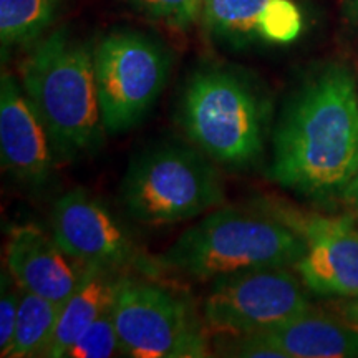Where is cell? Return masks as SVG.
I'll use <instances>...</instances> for the list:
<instances>
[{"mask_svg": "<svg viewBox=\"0 0 358 358\" xmlns=\"http://www.w3.org/2000/svg\"><path fill=\"white\" fill-rule=\"evenodd\" d=\"M62 0H0V42L3 48L29 45L55 22Z\"/></svg>", "mask_w": 358, "mask_h": 358, "instance_id": "17", "label": "cell"}, {"mask_svg": "<svg viewBox=\"0 0 358 358\" xmlns=\"http://www.w3.org/2000/svg\"><path fill=\"white\" fill-rule=\"evenodd\" d=\"M214 164L196 146L148 148L124 173L120 187L124 213L146 226H171L221 208L226 187Z\"/></svg>", "mask_w": 358, "mask_h": 358, "instance_id": "5", "label": "cell"}, {"mask_svg": "<svg viewBox=\"0 0 358 358\" xmlns=\"http://www.w3.org/2000/svg\"><path fill=\"white\" fill-rule=\"evenodd\" d=\"M342 201L358 216V168H357L355 174H353L350 185H348Z\"/></svg>", "mask_w": 358, "mask_h": 358, "instance_id": "22", "label": "cell"}, {"mask_svg": "<svg viewBox=\"0 0 358 358\" xmlns=\"http://www.w3.org/2000/svg\"><path fill=\"white\" fill-rule=\"evenodd\" d=\"M123 274L105 267L92 266L83 280L62 303L55 332L45 357L65 358L70 347L103 312L113 306L116 285Z\"/></svg>", "mask_w": 358, "mask_h": 358, "instance_id": "15", "label": "cell"}, {"mask_svg": "<svg viewBox=\"0 0 358 358\" xmlns=\"http://www.w3.org/2000/svg\"><path fill=\"white\" fill-rule=\"evenodd\" d=\"M20 289L8 271H2L0 285V355L8 357L13 334H15L17 315H19Z\"/></svg>", "mask_w": 358, "mask_h": 358, "instance_id": "20", "label": "cell"}, {"mask_svg": "<svg viewBox=\"0 0 358 358\" xmlns=\"http://www.w3.org/2000/svg\"><path fill=\"white\" fill-rule=\"evenodd\" d=\"M20 83L45 124L57 161L96 153L105 143L93 47L57 30L22 64Z\"/></svg>", "mask_w": 358, "mask_h": 358, "instance_id": "2", "label": "cell"}, {"mask_svg": "<svg viewBox=\"0 0 358 358\" xmlns=\"http://www.w3.org/2000/svg\"><path fill=\"white\" fill-rule=\"evenodd\" d=\"M113 307V306H111ZM108 308L80 335L70 347L69 358H108L120 352V338L113 319V308Z\"/></svg>", "mask_w": 358, "mask_h": 358, "instance_id": "18", "label": "cell"}, {"mask_svg": "<svg viewBox=\"0 0 358 358\" xmlns=\"http://www.w3.org/2000/svg\"><path fill=\"white\" fill-rule=\"evenodd\" d=\"M113 319L120 353L134 358L209 355L208 325L186 297L155 282L123 274L116 285Z\"/></svg>", "mask_w": 358, "mask_h": 358, "instance_id": "6", "label": "cell"}, {"mask_svg": "<svg viewBox=\"0 0 358 358\" xmlns=\"http://www.w3.org/2000/svg\"><path fill=\"white\" fill-rule=\"evenodd\" d=\"M6 264L13 280L57 303H64L88 272V266L65 252L52 232L35 224L12 227L6 244Z\"/></svg>", "mask_w": 358, "mask_h": 358, "instance_id": "12", "label": "cell"}, {"mask_svg": "<svg viewBox=\"0 0 358 358\" xmlns=\"http://www.w3.org/2000/svg\"><path fill=\"white\" fill-rule=\"evenodd\" d=\"M306 241L266 209L221 208L204 214L158 257L169 271L214 282L268 267H292Z\"/></svg>", "mask_w": 358, "mask_h": 358, "instance_id": "3", "label": "cell"}, {"mask_svg": "<svg viewBox=\"0 0 358 358\" xmlns=\"http://www.w3.org/2000/svg\"><path fill=\"white\" fill-rule=\"evenodd\" d=\"M52 236L69 256L85 266L120 272L140 266L141 256L110 209L83 187H73L53 204Z\"/></svg>", "mask_w": 358, "mask_h": 358, "instance_id": "10", "label": "cell"}, {"mask_svg": "<svg viewBox=\"0 0 358 358\" xmlns=\"http://www.w3.org/2000/svg\"><path fill=\"white\" fill-rule=\"evenodd\" d=\"M310 308L301 277L290 267H268L214 280L203 317L216 334L250 335L275 329Z\"/></svg>", "mask_w": 358, "mask_h": 358, "instance_id": "8", "label": "cell"}, {"mask_svg": "<svg viewBox=\"0 0 358 358\" xmlns=\"http://www.w3.org/2000/svg\"><path fill=\"white\" fill-rule=\"evenodd\" d=\"M0 159L13 179L32 189L50 182L57 163L45 124L10 73L0 80Z\"/></svg>", "mask_w": 358, "mask_h": 358, "instance_id": "11", "label": "cell"}, {"mask_svg": "<svg viewBox=\"0 0 358 358\" xmlns=\"http://www.w3.org/2000/svg\"><path fill=\"white\" fill-rule=\"evenodd\" d=\"M261 208L306 241V254L294 271L308 290L325 297H357L358 227L352 217L320 216L274 203Z\"/></svg>", "mask_w": 358, "mask_h": 358, "instance_id": "9", "label": "cell"}, {"mask_svg": "<svg viewBox=\"0 0 358 358\" xmlns=\"http://www.w3.org/2000/svg\"><path fill=\"white\" fill-rule=\"evenodd\" d=\"M345 19L352 32L358 37V0H348L345 3Z\"/></svg>", "mask_w": 358, "mask_h": 358, "instance_id": "23", "label": "cell"}, {"mask_svg": "<svg viewBox=\"0 0 358 358\" xmlns=\"http://www.w3.org/2000/svg\"><path fill=\"white\" fill-rule=\"evenodd\" d=\"M201 22L214 38L236 45H287L303 30L294 0H203Z\"/></svg>", "mask_w": 358, "mask_h": 358, "instance_id": "13", "label": "cell"}, {"mask_svg": "<svg viewBox=\"0 0 358 358\" xmlns=\"http://www.w3.org/2000/svg\"><path fill=\"white\" fill-rule=\"evenodd\" d=\"M20 289L19 315L15 334L7 358L45 357L48 343L55 332L62 303Z\"/></svg>", "mask_w": 358, "mask_h": 358, "instance_id": "16", "label": "cell"}, {"mask_svg": "<svg viewBox=\"0 0 358 358\" xmlns=\"http://www.w3.org/2000/svg\"><path fill=\"white\" fill-rule=\"evenodd\" d=\"M268 103L244 75L201 70L187 82L179 127L192 146L219 166L248 169L266 150Z\"/></svg>", "mask_w": 358, "mask_h": 358, "instance_id": "4", "label": "cell"}, {"mask_svg": "<svg viewBox=\"0 0 358 358\" xmlns=\"http://www.w3.org/2000/svg\"><path fill=\"white\" fill-rule=\"evenodd\" d=\"M146 17L171 29L186 30L201 20L203 0H133Z\"/></svg>", "mask_w": 358, "mask_h": 358, "instance_id": "19", "label": "cell"}, {"mask_svg": "<svg viewBox=\"0 0 358 358\" xmlns=\"http://www.w3.org/2000/svg\"><path fill=\"white\" fill-rule=\"evenodd\" d=\"M282 358H352L358 357V330L342 319L313 312L294 317L275 329L250 334Z\"/></svg>", "mask_w": 358, "mask_h": 358, "instance_id": "14", "label": "cell"}, {"mask_svg": "<svg viewBox=\"0 0 358 358\" xmlns=\"http://www.w3.org/2000/svg\"><path fill=\"white\" fill-rule=\"evenodd\" d=\"M335 310L338 312V317L345 322V324L358 330V295L357 297L340 299V301L335 303Z\"/></svg>", "mask_w": 358, "mask_h": 358, "instance_id": "21", "label": "cell"}, {"mask_svg": "<svg viewBox=\"0 0 358 358\" xmlns=\"http://www.w3.org/2000/svg\"><path fill=\"white\" fill-rule=\"evenodd\" d=\"M358 168V85L342 64L310 75L272 134L268 178L313 201L342 199Z\"/></svg>", "mask_w": 358, "mask_h": 358, "instance_id": "1", "label": "cell"}, {"mask_svg": "<svg viewBox=\"0 0 358 358\" xmlns=\"http://www.w3.org/2000/svg\"><path fill=\"white\" fill-rule=\"evenodd\" d=\"M103 124L108 134L129 131L158 101L169 78L166 50L145 34L122 30L93 47Z\"/></svg>", "mask_w": 358, "mask_h": 358, "instance_id": "7", "label": "cell"}]
</instances>
